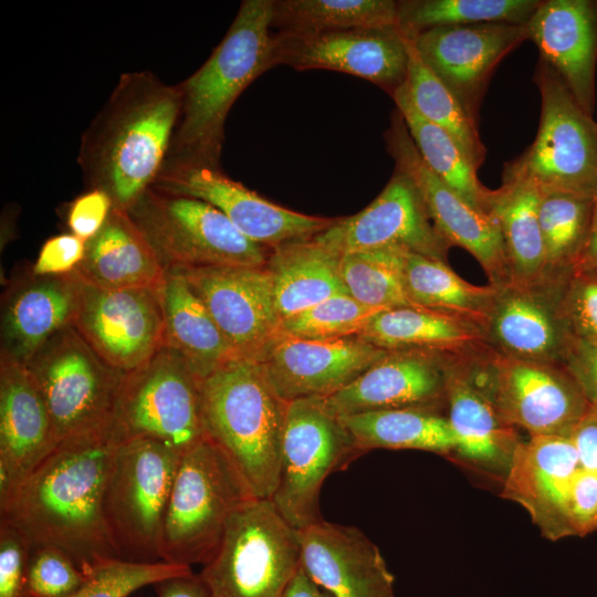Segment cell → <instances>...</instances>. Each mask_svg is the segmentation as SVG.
Listing matches in <instances>:
<instances>
[{"instance_id": "ab89813d", "label": "cell", "mask_w": 597, "mask_h": 597, "mask_svg": "<svg viewBox=\"0 0 597 597\" xmlns=\"http://www.w3.org/2000/svg\"><path fill=\"white\" fill-rule=\"evenodd\" d=\"M595 199L569 193H543L538 219L545 252L544 276L574 272L589 234Z\"/></svg>"}, {"instance_id": "277c9868", "label": "cell", "mask_w": 597, "mask_h": 597, "mask_svg": "<svg viewBox=\"0 0 597 597\" xmlns=\"http://www.w3.org/2000/svg\"><path fill=\"white\" fill-rule=\"evenodd\" d=\"M287 405L253 359L235 357L201 380L206 436L258 499H272L277 486Z\"/></svg>"}, {"instance_id": "ffe728a7", "label": "cell", "mask_w": 597, "mask_h": 597, "mask_svg": "<svg viewBox=\"0 0 597 597\" xmlns=\"http://www.w3.org/2000/svg\"><path fill=\"white\" fill-rule=\"evenodd\" d=\"M572 274L496 286L488 346L505 356L563 365L574 338L563 308Z\"/></svg>"}, {"instance_id": "5b68a950", "label": "cell", "mask_w": 597, "mask_h": 597, "mask_svg": "<svg viewBox=\"0 0 597 597\" xmlns=\"http://www.w3.org/2000/svg\"><path fill=\"white\" fill-rule=\"evenodd\" d=\"M252 499L228 455L205 438L180 457L165 519L163 561L205 565L232 515Z\"/></svg>"}, {"instance_id": "f5cc1de1", "label": "cell", "mask_w": 597, "mask_h": 597, "mask_svg": "<svg viewBox=\"0 0 597 597\" xmlns=\"http://www.w3.org/2000/svg\"><path fill=\"white\" fill-rule=\"evenodd\" d=\"M155 587L158 597H210L199 576L193 573L161 580Z\"/></svg>"}, {"instance_id": "f35d334b", "label": "cell", "mask_w": 597, "mask_h": 597, "mask_svg": "<svg viewBox=\"0 0 597 597\" xmlns=\"http://www.w3.org/2000/svg\"><path fill=\"white\" fill-rule=\"evenodd\" d=\"M405 35L408 48L406 85L413 105L425 118L450 134L479 169L485 160L486 149L478 122L469 116L454 94L425 63L412 39Z\"/></svg>"}, {"instance_id": "1f68e13d", "label": "cell", "mask_w": 597, "mask_h": 597, "mask_svg": "<svg viewBox=\"0 0 597 597\" xmlns=\"http://www.w3.org/2000/svg\"><path fill=\"white\" fill-rule=\"evenodd\" d=\"M341 258L321 232L271 249L265 269L280 320L347 293L341 275Z\"/></svg>"}, {"instance_id": "7c38bea8", "label": "cell", "mask_w": 597, "mask_h": 597, "mask_svg": "<svg viewBox=\"0 0 597 597\" xmlns=\"http://www.w3.org/2000/svg\"><path fill=\"white\" fill-rule=\"evenodd\" d=\"M473 371L502 419L530 437L570 434L590 405L564 365L505 356L486 345Z\"/></svg>"}, {"instance_id": "7402d4cb", "label": "cell", "mask_w": 597, "mask_h": 597, "mask_svg": "<svg viewBox=\"0 0 597 597\" xmlns=\"http://www.w3.org/2000/svg\"><path fill=\"white\" fill-rule=\"evenodd\" d=\"M410 38L425 63L478 122L495 69L528 34L525 23L488 22L437 27Z\"/></svg>"}, {"instance_id": "30bf717a", "label": "cell", "mask_w": 597, "mask_h": 597, "mask_svg": "<svg viewBox=\"0 0 597 597\" xmlns=\"http://www.w3.org/2000/svg\"><path fill=\"white\" fill-rule=\"evenodd\" d=\"M116 443L151 439L185 453L207 438L201 413V380L184 357L161 346L126 373L109 429Z\"/></svg>"}, {"instance_id": "484cf974", "label": "cell", "mask_w": 597, "mask_h": 597, "mask_svg": "<svg viewBox=\"0 0 597 597\" xmlns=\"http://www.w3.org/2000/svg\"><path fill=\"white\" fill-rule=\"evenodd\" d=\"M300 531L301 567L333 597H395V577L358 528L321 520Z\"/></svg>"}, {"instance_id": "7bdbcfd3", "label": "cell", "mask_w": 597, "mask_h": 597, "mask_svg": "<svg viewBox=\"0 0 597 597\" xmlns=\"http://www.w3.org/2000/svg\"><path fill=\"white\" fill-rule=\"evenodd\" d=\"M86 579L67 597H127L137 589L191 574V567L164 561L132 562L119 557H97L81 567ZM24 597H36L25 591Z\"/></svg>"}, {"instance_id": "ee69618b", "label": "cell", "mask_w": 597, "mask_h": 597, "mask_svg": "<svg viewBox=\"0 0 597 597\" xmlns=\"http://www.w3.org/2000/svg\"><path fill=\"white\" fill-rule=\"evenodd\" d=\"M379 312L342 293L281 320L277 332L318 341L359 336Z\"/></svg>"}, {"instance_id": "c3c4849f", "label": "cell", "mask_w": 597, "mask_h": 597, "mask_svg": "<svg viewBox=\"0 0 597 597\" xmlns=\"http://www.w3.org/2000/svg\"><path fill=\"white\" fill-rule=\"evenodd\" d=\"M86 241L73 233L50 238L42 245L33 264L35 276L64 275L72 273L85 255Z\"/></svg>"}, {"instance_id": "bcb514c9", "label": "cell", "mask_w": 597, "mask_h": 597, "mask_svg": "<svg viewBox=\"0 0 597 597\" xmlns=\"http://www.w3.org/2000/svg\"><path fill=\"white\" fill-rule=\"evenodd\" d=\"M564 314L574 338H597V274L574 271L563 297Z\"/></svg>"}, {"instance_id": "11a10c76", "label": "cell", "mask_w": 597, "mask_h": 597, "mask_svg": "<svg viewBox=\"0 0 597 597\" xmlns=\"http://www.w3.org/2000/svg\"><path fill=\"white\" fill-rule=\"evenodd\" d=\"M284 597H333L315 582H313L301 567L290 586L287 587Z\"/></svg>"}, {"instance_id": "8fae6325", "label": "cell", "mask_w": 597, "mask_h": 597, "mask_svg": "<svg viewBox=\"0 0 597 597\" xmlns=\"http://www.w3.org/2000/svg\"><path fill=\"white\" fill-rule=\"evenodd\" d=\"M27 367L60 442L109 432L126 373L103 359L73 326L52 336Z\"/></svg>"}, {"instance_id": "d6a6232c", "label": "cell", "mask_w": 597, "mask_h": 597, "mask_svg": "<svg viewBox=\"0 0 597 597\" xmlns=\"http://www.w3.org/2000/svg\"><path fill=\"white\" fill-rule=\"evenodd\" d=\"M357 453L373 449H412L457 453L459 441L444 412L387 409L339 417Z\"/></svg>"}, {"instance_id": "52a82bcc", "label": "cell", "mask_w": 597, "mask_h": 597, "mask_svg": "<svg viewBox=\"0 0 597 597\" xmlns=\"http://www.w3.org/2000/svg\"><path fill=\"white\" fill-rule=\"evenodd\" d=\"M180 457L151 439L116 444L106 481L104 515L119 558L163 561L165 519Z\"/></svg>"}, {"instance_id": "d6986e66", "label": "cell", "mask_w": 597, "mask_h": 597, "mask_svg": "<svg viewBox=\"0 0 597 597\" xmlns=\"http://www.w3.org/2000/svg\"><path fill=\"white\" fill-rule=\"evenodd\" d=\"M386 352L360 336L318 341L276 332L253 360L274 392L291 402L337 392Z\"/></svg>"}, {"instance_id": "cb8c5ba5", "label": "cell", "mask_w": 597, "mask_h": 597, "mask_svg": "<svg viewBox=\"0 0 597 597\" xmlns=\"http://www.w3.org/2000/svg\"><path fill=\"white\" fill-rule=\"evenodd\" d=\"M177 270L202 300L235 356L254 359L281 321L265 266Z\"/></svg>"}, {"instance_id": "ba28073f", "label": "cell", "mask_w": 597, "mask_h": 597, "mask_svg": "<svg viewBox=\"0 0 597 597\" xmlns=\"http://www.w3.org/2000/svg\"><path fill=\"white\" fill-rule=\"evenodd\" d=\"M533 80L541 94L538 129L534 142L504 165L502 179L528 181L543 193L569 192L597 200V123L542 60Z\"/></svg>"}, {"instance_id": "816d5d0a", "label": "cell", "mask_w": 597, "mask_h": 597, "mask_svg": "<svg viewBox=\"0 0 597 597\" xmlns=\"http://www.w3.org/2000/svg\"><path fill=\"white\" fill-rule=\"evenodd\" d=\"M570 437L577 449L580 469L597 479V405H589Z\"/></svg>"}, {"instance_id": "3957f363", "label": "cell", "mask_w": 597, "mask_h": 597, "mask_svg": "<svg viewBox=\"0 0 597 597\" xmlns=\"http://www.w3.org/2000/svg\"><path fill=\"white\" fill-rule=\"evenodd\" d=\"M273 0H244L207 61L178 83L180 117L167 160L220 167L228 114L272 65Z\"/></svg>"}, {"instance_id": "9a60e30c", "label": "cell", "mask_w": 597, "mask_h": 597, "mask_svg": "<svg viewBox=\"0 0 597 597\" xmlns=\"http://www.w3.org/2000/svg\"><path fill=\"white\" fill-rule=\"evenodd\" d=\"M151 188L213 206L241 233L269 249L313 237L337 220L275 205L228 177L220 167L205 164L167 160Z\"/></svg>"}, {"instance_id": "8d00e7d4", "label": "cell", "mask_w": 597, "mask_h": 597, "mask_svg": "<svg viewBox=\"0 0 597 597\" xmlns=\"http://www.w3.org/2000/svg\"><path fill=\"white\" fill-rule=\"evenodd\" d=\"M391 97L426 165L472 207L489 213L494 189L480 181L478 169L459 144L418 112L406 83Z\"/></svg>"}, {"instance_id": "2e32d148", "label": "cell", "mask_w": 597, "mask_h": 597, "mask_svg": "<svg viewBox=\"0 0 597 597\" xmlns=\"http://www.w3.org/2000/svg\"><path fill=\"white\" fill-rule=\"evenodd\" d=\"M272 65L347 73L392 96L407 80V40L399 25L312 34L277 32L272 35Z\"/></svg>"}, {"instance_id": "74e56055", "label": "cell", "mask_w": 597, "mask_h": 597, "mask_svg": "<svg viewBox=\"0 0 597 597\" xmlns=\"http://www.w3.org/2000/svg\"><path fill=\"white\" fill-rule=\"evenodd\" d=\"M398 25L394 0H273L272 28L312 34L354 28Z\"/></svg>"}, {"instance_id": "f6af8a7d", "label": "cell", "mask_w": 597, "mask_h": 597, "mask_svg": "<svg viewBox=\"0 0 597 597\" xmlns=\"http://www.w3.org/2000/svg\"><path fill=\"white\" fill-rule=\"evenodd\" d=\"M85 572L61 548L32 546L27 591L36 597H67L85 582Z\"/></svg>"}, {"instance_id": "603a6c76", "label": "cell", "mask_w": 597, "mask_h": 597, "mask_svg": "<svg viewBox=\"0 0 597 597\" xmlns=\"http://www.w3.org/2000/svg\"><path fill=\"white\" fill-rule=\"evenodd\" d=\"M578 470L570 434L530 437L515 448L501 494L520 504L547 540L570 537L569 504Z\"/></svg>"}, {"instance_id": "e575fe53", "label": "cell", "mask_w": 597, "mask_h": 597, "mask_svg": "<svg viewBox=\"0 0 597 597\" xmlns=\"http://www.w3.org/2000/svg\"><path fill=\"white\" fill-rule=\"evenodd\" d=\"M384 350L464 353L486 345L476 327L417 307H397L376 314L359 335Z\"/></svg>"}, {"instance_id": "4316f807", "label": "cell", "mask_w": 597, "mask_h": 597, "mask_svg": "<svg viewBox=\"0 0 597 597\" xmlns=\"http://www.w3.org/2000/svg\"><path fill=\"white\" fill-rule=\"evenodd\" d=\"M525 24L540 60L559 75L580 108L593 117L597 0H542Z\"/></svg>"}, {"instance_id": "f546056e", "label": "cell", "mask_w": 597, "mask_h": 597, "mask_svg": "<svg viewBox=\"0 0 597 597\" xmlns=\"http://www.w3.org/2000/svg\"><path fill=\"white\" fill-rule=\"evenodd\" d=\"M157 291L164 321L163 346L180 354L200 380L237 357L179 270L167 269Z\"/></svg>"}, {"instance_id": "836d02e7", "label": "cell", "mask_w": 597, "mask_h": 597, "mask_svg": "<svg viewBox=\"0 0 597 597\" xmlns=\"http://www.w3.org/2000/svg\"><path fill=\"white\" fill-rule=\"evenodd\" d=\"M404 276L406 292L416 307L453 317L485 333L496 286L471 284L449 264L411 252L406 253Z\"/></svg>"}, {"instance_id": "8992f818", "label": "cell", "mask_w": 597, "mask_h": 597, "mask_svg": "<svg viewBox=\"0 0 597 597\" xmlns=\"http://www.w3.org/2000/svg\"><path fill=\"white\" fill-rule=\"evenodd\" d=\"M300 531L271 499H252L230 519L198 574L210 597H284L301 568Z\"/></svg>"}, {"instance_id": "ac0fdd59", "label": "cell", "mask_w": 597, "mask_h": 597, "mask_svg": "<svg viewBox=\"0 0 597 597\" xmlns=\"http://www.w3.org/2000/svg\"><path fill=\"white\" fill-rule=\"evenodd\" d=\"M80 281L72 326L109 365L128 373L163 346L157 286L107 290Z\"/></svg>"}, {"instance_id": "60d3db41", "label": "cell", "mask_w": 597, "mask_h": 597, "mask_svg": "<svg viewBox=\"0 0 597 597\" xmlns=\"http://www.w3.org/2000/svg\"><path fill=\"white\" fill-rule=\"evenodd\" d=\"M542 0H404L398 25L409 36L425 30L488 22L526 23Z\"/></svg>"}, {"instance_id": "7dc6e473", "label": "cell", "mask_w": 597, "mask_h": 597, "mask_svg": "<svg viewBox=\"0 0 597 597\" xmlns=\"http://www.w3.org/2000/svg\"><path fill=\"white\" fill-rule=\"evenodd\" d=\"M31 549L21 532L0 520V597H24Z\"/></svg>"}, {"instance_id": "d590c367", "label": "cell", "mask_w": 597, "mask_h": 597, "mask_svg": "<svg viewBox=\"0 0 597 597\" xmlns=\"http://www.w3.org/2000/svg\"><path fill=\"white\" fill-rule=\"evenodd\" d=\"M543 192L522 179H502L494 189L489 213L496 220L511 282L532 283L544 277L545 252L538 208Z\"/></svg>"}, {"instance_id": "7a4b0ae2", "label": "cell", "mask_w": 597, "mask_h": 597, "mask_svg": "<svg viewBox=\"0 0 597 597\" xmlns=\"http://www.w3.org/2000/svg\"><path fill=\"white\" fill-rule=\"evenodd\" d=\"M180 109L177 84L149 71L123 73L82 135L77 163L88 188L129 210L163 170Z\"/></svg>"}, {"instance_id": "681fc988", "label": "cell", "mask_w": 597, "mask_h": 597, "mask_svg": "<svg viewBox=\"0 0 597 597\" xmlns=\"http://www.w3.org/2000/svg\"><path fill=\"white\" fill-rule=\"evenodd\" d=\"M113 208V200L106 192L88 189L69 209L67 226L71 233L87 242L103 228Z\"/></svg>"}, {"instance_id": "db71d44e", "label": "cell", "mask_w": 597, "mask_h": 597, "mask_svg": "<svg viewBox=\"0 0 597 597\" xmlns=\"http://www.w3.org/2000/svg\"><path fill=\"white\" fill-rule=\"evenodd\" d=\"M574 271H584L597 274V201L595 205L587 242Z\"/></svg>"}, {"instance_id": "f1b7e54d", "label": "cell", "mask_w": 597, "mask_h": 597, "mask_svg": "<svg viewBox=\"0 0 597 597\" xmlns=\"http://www.w3.org/2000/svg\"><path fill=\"white\" fill-rule=\"evenodd\" d=\"M483 347L467 354L455 366L448 385L446 416L459 441L457 453L486 469H503L505 475L521 440L474 375L473 359Z\"/></svg>"}, {"instance_id": "4fadbf2b", "label": "cell", "mask_w": 597, "mask_h": 597, "mask_svg": "<svg viewBox=\"0 0 597 597\" xmlns=\"http://www.w3.org/2000/svg\"><path fill=\"white\" fill-rule=\"evenodd\" d=\"M354 453L358 454L350 434L322 398L289 402L279 482L271 499L284 520L296 530L323 520L322 484Z\"/></svg>"}, {"instance_id": "9c48e42d", "label": "cell", "mask_w": 597, "mask_h": 597, "mask_svg": "<svg viewBox=\"0 0 597 597\" xmlns=\"http://www.w3.org/2000/svg\"><path fill=\"white\" fill-rule=\"evenodd\" d=\"M127 212L165 270L264 268L271 253L241 233L220 210L192 197L150 188Z\"/></svg>"}, {"instance_id": "d4e9b609", "label": "cell", "mask_w": 597, "mask_h": 597, "mask_svg": "<svg viewBox=\"0 0 597 597\" xmlns=\"http://www.w3.org/2000/svg\"><path fill=\"white\" fill-rule=\"evenodd\" d=\"M60 443L27 365L0 356V502Z\"/></svg>"}, {"instance_id": "44dd1931", "label": "cell", "mask_w": 597, "mask_h": 597, "mask_svg": "<svg viewBox=\"0 0 597 597\" xmlns=\"http://www.w3.org/2000/svg\"><path fill=\"white\" fill-rule=\"evenodd\" d=\"M321 234L342 255L400 248L448 264L452 248L431 221L415 182L396 168L385 188L366 208L337 218Z\"/></svg>"}, {"instance_id": "4dcf8cb0", "label": "cell", "mask_w": 597, "mask_h": 597, "mask_svg": "<svg viewBox=\"0 0 597 597\" xmlns=\"http://www.w3.org/2000/svg\"><path fill=\"white\" fill-rule=\"evenodd\" d=\"M165 271L128 212L118 208L86 242L85 255L74 270L82 281L107 290L156 287Z\"/></svg>"}, {"instance_id": "f907efd6", "label": "cell", "mask_w": 597, "mask_h": 597, "mask_svg": "<svg viewBox=\"0 0 597 597\" xmlns=\"http://www.w3.org/2000/svg\"><path fill=\"white\" fill-rule=\"evenodd\" d=\"M563 365L589 404L597 405V338H573Z\"/></svg>"}, {"instance_id": "5bb4252c", "label": "cell", "mask_w": 597, "mask_h": 597, "mask_svg": "<svg viewBox=\"0 0 597 597\" xmlns=\"http://www.w3.org/2000/svg\"><path fill=\"white\" fill-rule=\"evenodd\" d=\"M385 140L395 168L415 182L431 221L449 244L471 253L482 266L489 284H507L511 273L496 220L472 207L426 165L397 108L391 114Z\"/></svg>"}, {"instance_id": "83f0119b", "label": "cell", "mask_w": 597, "mask_h": 597, "mask_svg": "<svg viewBox=\"0 0 597 597\" xmlns=\"http://www.w3.org/2000/svg\"><path fill=\"white\" fill-rule=\"evenodd\" d=\"M80 277L35 276L12 289L1 315V355L27 365L57 332L72 326L78 305Z\"/></svg>"}, {"instance_id": "b9f144b4", "label": "cell", "mask_w": 597, "mask_h": 597, "mask_svg": "<svg viewBox=\"0 0 597 597\" xmlns=\"http://www.w3.org/2000/svg\"><path fill=\"white\" fill-rule=\"evenodd\" d=\"M407 252L400 248H381L343 254L341 275L347 293L379 311L416 307L405 286Z\"/></svg>"}, {"instance_id": "6da1fadb", "label": "cell", "mask_w": 597, "mask_h": 597, "mask_svg": "<svg viewBox=\"0 0 597 597\" xmlns=\"http://www.w3.org/2000/svg\"><path fill=\"white\" fill-rule=\"evenodd\" d=\"M116 444L111 432L61 441L0 502V520L13 525L32 546L61 548L80 567L97 557H118L104 515Z\"/></svg>"}, {"instance_id": "e0dca14e", "label": "cell", "mask_w": 597, "mask_h": 597, "mask_svg": "<svg viewBox=\"0 0 597 597\" xmlns=\"http://www.w3.org/2000/svg\"><path fill=\"white\" fill-rule=\"evenodd\" d=\"M473 350H388L354 381L322 399L337 417L409 408L446 413L451 375L459 362Z\"/></svg>"}]
</instances>
